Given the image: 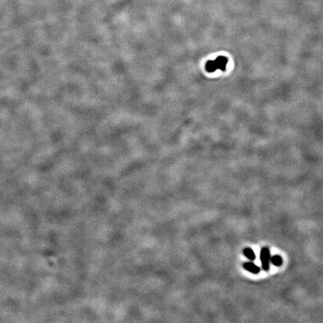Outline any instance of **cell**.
<instances>
[{"mask_svg":"<svg viewBox=\"0 0 323 323\" xmlns=\"http://www.w3.org/2000/svg\"><path fill=\"white\" fill-rule=\"evenodd\" d=\"M228 58L225 56H218L215 60L208 61L206 64V70L209 73H213L217 70L222 71L226 70Z\"/></svg>","mask_w":323,"mask_h":323,"instance_id":"cell-1","label":"cell"},{"mask_svg":"<svg viewBox=\"0 0 323 323\" xmlns=\"http://www.w3.org/2000/svg\"><path fill=\"white\" fill-rule=\"evenodd\" d=\"M270 251L267 248H263L260 252V260L262 267L264 270L267 271L269 269V261H270Z\"/></svg>","mask_w":323,"mask_h":323,"instance_id":"cell-2","label":"cell"},{"mask_svg":"<svg viewBox=\"0 0 323 323\" xmlns=\"http://www.w3.org/2000/svg\"><path fill=\"white\" fill-rule=\"evenodd\" d=\"M243 266L246 270L250 272L253 273V274H257V273H259L260 271V268L258 267L257 265L253 263V262H245V263H244Z\"/></svg>","mask_w":323,"mask_h":323,"instance_id":"cell-3","label":"cell"},{"mask_svg":"<svg viewBox=\"0 0 323 323\" xmlns=\"http://www.w3.org/2000/svg\"><path fill=\"white\" fill-rule=\"evenodd\" d=\"M243 253L244 255L246 257H248L249 260H254L255 259V254H254L252 249L250 248H246L244 249Z\"/></svg>","mask_w":323,"mask_h":323,"instance_id":"cell-4","label":"cell"},{"mask_svg":"<svg viewBox=\"0 0 323 323\" xmlns=\"http://www.w3.org/2000/svg\"><path fill=\"white\" fill-rule=\"evenodd\" d=\"M270 260L271 262H272V263L274 266H281V264H282L283 262L282 258L278 255L273 256L272 258H270Z\"/></svg>","mask_w":323,"mask_h":323,"instance_id":"cell-5","label":"cell"}]
</instances>
